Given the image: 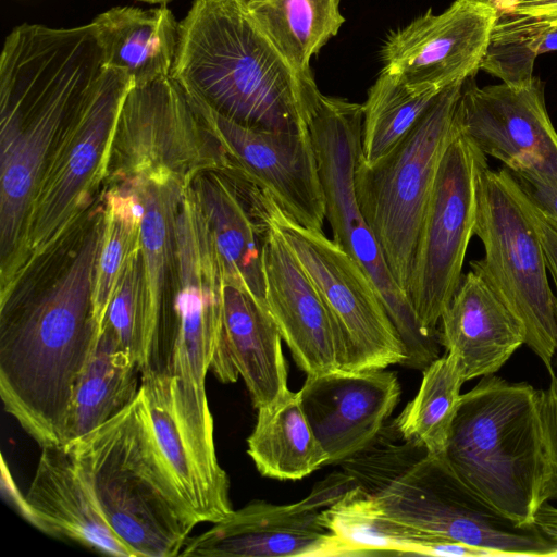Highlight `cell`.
<instances>
[{"mask_svg": "<svg viewBox=\"0 0 557 557\" xmlns=\"http://www.w3.org/2000/svg\"><path fill=\"white\" fill-rule=\"evenodd\" d=\"M533 525L553 544L552 557H557V507L544 503L535 515Z\"/></svg>", "mask_w": 557, "mask_h": 557, "instance_id": "40", "label": "cell"}, {"mask_svg": "<svg viewBox=\"0 0 557 557\" xmlns=\"http://www.w3.org/2000/svg\"><path fill=\"white\" fill-rule=\"evenodd\" d=\"M557 26L511 10H499L481 70L507 84L532 79L535 59Z\"/></svg>", "mask_w": 557, "mask_h": 557, "instance_id": "34", "label": "cell"}, {"mask_svg": "<svg viewBox=\"0 0 557 557\" xmlns=\"http://www.w3.org/2000/svg\"><path fill=\"white\" fill-rule=\"evenodd\" d=\"M269 224L263 248L267 308L307 375L337 370L332 314L281 233Z\"/></svg>", "mask_w": 557, "mask_h": 557, "instance_id": "21", "label": "cell"}, {"mask_svg": "<svg viewBox=\"0 0 557 557\" xmlns=\"http://www.w3.org/2000/svg\"><path fill=\"white\" fill-rule=\"evenodd\" d=\"M509 10L557 26V0H515Z\"/></svg>", "mask_w": 557, "mask_h": 557, "instance_id": "39", "label": "cell"}, {"mask_svg": "<svg viewBox=\"0 0 557 557\" xmlns=\"http://www.w3.org/2000/svg\"><path fill=\"white\" fill-rule=\"evenodd\" d=\"M487 165L486 156L458 131L442 158L424 211L407 297L419 323L434 334L463 276L479 178Z\"/></svg>", "mask_w": 557, "mask_h": 557, "instance_id": "14", "label": "cell"}, {"mask_svg": "<svg viewBox=\"0 0 557 557\" xmlns=\"http://www.w3.org/2000/svg\"><path fill=\"white\" fill-rule=\"evenodd\" d=\"M441 457L495 511L534 527L550 476L539 389L496 374L461 395Z\"/></svg>", "mask_w": 557, "mask_h": 557, "instance_id": "4", "label": "cell"}, {"mask_svg": "<svg viewBox=\"0 0 557 557\" xmlns=\"http://www.w3.org/2000/svg\"><path fill=\"white\" fill-rule=\"evenodd\" d=\"M188 99L222 147L228 162L226 174L269 194L298 224L322 231L325 201L309 129L286 133L248 127L198 99Z\"/></svg>", "mask_w": 557, "mask_h": 557, "instance_id": "16", "label": "cell"}, {"mask_svg": "<svg viewBox=\"0 0 557 557\" xmlns=\"http://www.w3.org/2000/svg\"><path fill=\"white\" fill-rule=\"evenodd\" d=\"M362 122V104L318 94L308 129L324 194L325 219L333 239L360 264L381 296L406 349L401 366L424 370L440 357L438 334L419 323L356 197L354 178L361 156Z\"/></svg>", "mask_w": 557, "mask_h": 557, "instance_id": "8", "label": "cell"}, {"mask_svg": "<svg viewBox=\"0 0 557 557\" xmlns=\"http://www.w3.org/2000/svg\"><path fill=\"white\" fill-rule=\"evenodd\" d=\"M140 180L112 184L104 195L102 233L92 283V315L101 332L112 295L139 248L144 216Z\"/></svg>", "mask_w": 557, "mask_h": 557, "instance_id": "31", "label": "cell"}, {"mask_svg": "<svg viewBox=\"0 0 557 557\" xmlns=\"http://www.w3.org/2000/svg\"><path fill=\"white\" fill-rule=\"evenodd\" d=\"M107 67L94 24H22L0 55L1 120L20 125L0 152L1 273L11 264L37 185L62 127L100 85Z\"/></svg>", "mask_w": 557, "mask_h": 557, "instance_id": "1", "label": "cell"}, {"mask_svg": "<svg viewBox=\"0 0 557 557\" xmlns=\"http://www.w3.org/2000/svg\"><path fill=\"white\" fill-rule=\"evenodd\" d=\"M499 9L491 0H455L431 9L387 36L385 70L421 90L441 92L481 70Z\"/></svg>", "mask_w": 557, "mask_h": 557, "instance_id": "19", "label": "cell"}, {"mask_svg": "<svg viewBox=\"0 0 557 557\" xmlns=\"http://www.w3.org/2000/svg\"><path fill=\"white\" fill-rule=\"evenodd\" d=\"M171 76L232 121L286 133L308 132L320 92L277 50L247 0H194L178 23Z\"/></svg>", "mask_w": 557, "mask_h": 557, "instance_id": "3", "label": "cell"}, {"mask_svg": "<svg viewBox=\"0 0 557 557\" xmlns=\"http://www.w3.org/2000/svg\"><path fill=\"white\" fill-rule=\"evenodd\" d=\"M227 158L172 76L134 85L122 104L106 182L176 178L227 172Z\"/></svg>", "mask_w": 557, "mask_h": 557, "instance_id": "13", "label": "cell"}, {"mask_svg": "<svg viewBox=\"0 0 557 557\" xmlns=\"http://www.w3.org/2000/svg\"><path fill=\"white\" fill-rule=\"evenodd\" d=\"M462 83L445 88L412 129L372 164L355 169L359 208L399 287L407 295L424 211L442 158L458 134L455 112Z\"/></svg>", "mask_w": 557, "mask_h": 557, "instance_id": "9", "label": "cell"}, {"mask_svg": "<svg viewBox=\"0 0 557 557\" xmlns=\"http://www.w3.org/2000/svg\"><path fill=\"white\" fill-rule=\"evenodd\" d=\"M140 369L107 330L83 368L69 404L63 445L74 442L123 411L137 397Z\"/></svg>", "mask_w": 557, "mask_h": 557, "instance_id": "27", "label": "cell"}, {"mask_svg": "<svg viewBox=\"0 0 557 557\" xmlns=\"http://www.w3.org/2000/svg\"><path fill=\"white\" fill-rule=\"evenodd\" d=\"M26 500L35 528L88 549L134 557L104 519L66 445L42 447Z\"/></svg>", "mask_w": 557, "mask_h": 557, "instance_id": "24", "label": "cell"}, {"mask_svg": "<svg viewBox=\"0 0 557 557\" xmlns=\"http://www.w3.org/2000/svg\"><path fill=\"white\" fill-rule=\"evenodd\" d=\"M549 376L548 387L539 389L540 411L550 468L547 502L557 500V375L554 372Z\"/></svg>", "mask_w": 557, "mask_h": 557, "instance_id": "36", "label": "cell"}, {"mask_svg": "<svg viewBox=\"0 0 557 557\" xmlns=\"http://www.w3.org/2000/svg\"><path fill=\"white\" fill-rule=\"evenodd\" d=\"M354 484L344 470L334 471L296 503L250 502L188 539L180 556L332 557L333 537L322 523V512Z\"/></svg>", "mask_w": 557, "mask_h": 557, "instance_id": "18", "label": "cell"}, {"mask_svg": "<svg viewBox=\"0 0 557 557\" xmlns=\"http://www.w3.org/2000/svg\"><path fill=\"white\" fill-rule=\"evenodd\" d=\"M473 78L463 82L458 98L459 133L511 173L557 185V132L546 109L544 82L533 76L522 84L479 87Z\"/></svg>", "mask_w": 557, "mask_h": 557, "instance_id": "17", "label": "cell"}, {"mask_svg": "<svg viewBox=\"0 0 557 557\" xmlns=\"http://www.w3.org/2000/svg\"><path fill=\"white\" fill-rule=\"evenodd\" d=\"M465 382L456 355L446 352L435 359L423 370L417 395L394 422L399 435L419 442L430 454L443 455Z\"/></svg>", "mask_w": 557, "mask_h": 557, "instance_id": "32", "label": "cell"}, {"mask_svg": "<svg viewBox=\"0 0 557 557\" xmlns=\"http://www.w3.org/2000/svg\"><path fill=\"white\" fill-rule=\"evenodd\" d=\"M91 23L106 67L125 72L134 85L171 76L180 22L166 7H114L98 14Z\"/></svg>", "mask_w": 557, "mask_h": 557, "instance_id": "26", "label": "cell"}, {"mask_svg": "<svg viewBox=\"0 0 557 557\" xmlns=\"http://www.w3.org/2000/svg\"><path fill=\"white\" fill-rule=\"evenodd\" d=\"M281 333L269 310L242 288L223 285V327L210 370L223 383L240 375L256 409L288 392Z\"/></svg>", "mask_w": 557, "mask_h": 557, "instance_id": "23", "label": "cell"}, {"mask_svg": "<svg viewBox=\"0 0 557 557\" xmlns=\"http://www.w3.org/2000/svg\"><path fill=\"white\" fill-rule=\"evenodd\" d=\"M440 322V343L456 355L466 382L495 374L525 342L521 323L472 270L462 276Z\"/></svg>", "mask_w": 557, "mask_h": 557, "instance_id": "25", "label": "cell"}, {"mask_svg": "<svg viewBox=\"0 0 557 557\" xmlns=\"http://www.w3.org/2000/svg\"><path fill=\"white\" fill-rule=\"evenodd\" d=\"M134 83L107 67L59 133L26 214L20 245L1 273V304L24 275L63 237L106 182L111 143L124 99Z\"/></svg>", "mask_w": 557, "mask_h": 557, "instance_id": "7", "label": "cell"}, {"mask_svg": "<svg viewBox=\"0 0 557 557\" xmlns=\"http://www.w3.org/2000/svg\"><path fill=\"white\" fill-rule=\"evenodd\" d=\"M101 233L98 215L50 287L0 306V396L41 447L63 445L73 388L100 334L91 295Z\"/></svg>", "mask_w": 557, "mask_h": 557, "instance_id": "2", "label": "cell"}, {"mask_svg": "<svg viewBox=\"0 0 557 557\" xmlns=\"http://www.w3.org/2000/svg\"><path fill=\"white\" fill-rule=\"evenodd\" d=\"M518 193L523 207L525 208L537 231L539 237L545 251L548 272L555 286V306L557 318V232L545 221L539 210L534 207V205L521 189L519 184Z\"/></svg>", "mask_w": 557, "mask_h": 557, "instance_id": "38", "label": "cell"}, {"mask_svg": "<svg viewBox=\"0 0 557 557\" xmlns=\"http://www.w3.org/2000/svg\"><path fill=\"white\" fill-rule=\"evenodd\" d=\"M247 444L256 468L268 478L299 480L327 462L297 392L289 391L275 404L258 409Z\"/></svg>", "mask_w": 557, "mask_h": 557, "instance_id": "29", "label": "cell"}, {"mask_svg": "<svg viewBox=\"0 0 557 557\" xmlns=\"http://www.w3.org/2000/svg\"><path fill=\"white\" fill-rule=\"evenodd\" d=\"M103 329L111 334L117 347L134 359L141 371L149 337L141 296L140 247L132 255L112 295Z\"/></svg>", "mask_w": 557, "mask_h": 557, "instance_id": "35", "label": "cell"}, {"mask_svg": "<svg viewBox=\"0 0 557 557\" xmlns=\"http://www.w3.org/2000/svg\"><path fill=\"white\" fill-rule=\"evenodd\" d=\"M511 174L545 221L557 232V185L530 174Z\"/></svg>", "mask_w": 557, "mask_h": 557, "instance_id": "37", "label": "cell"}, {"mask_svg": "<svg viewBox=\"0 0 557 557\" xmlns=\"http://www.w3.org/2000/svg\"><path fill=\"white\" fill-rule=\"evenodd\" d=\"M176 287L162 308L140 373L205 385L223 327V274L207 219L189 185L174 230Z\"/></svg>", "mask_w": 557, "mask_h": 557, "instance_id": "11", "label": "cell"}, {"mask_svg": "<svg viewBox=\"0 0 557 557\" xmlns=\"http://www.w3.org/2000/svg\"><path fill=\"white\" fill-rule=\"evenodd\" d=\"M474 235L483 258L469 262L521 323L524 344L548 371L557 352L555 293L545 251L511 172L487 165L478 184Z\"/></svg>", "mask_w": 557, "mask_h": 557, "instance_id": "10", "label": "cell"}, {"mask_svg": "<svg viewBox=\"0 0 557 557\" xmlns=\"http://www.w3.org/2000/svg\"><path fill=\"white\" fill-rule=\"evenodd\" d=\"M104 519L134 557L180 555L197 524L158 454L141 396L66 444Z\"/></svg>", "mask_w": 557, "mask_h": 557, "instance_id": "6", "label": "cell"}, {"mask_svg": "<svg viewBox=\"0 0 557 557\" xmlns=\"http://www.w3.org/2000/svg\"><path fill=\"white\" fill-rule=\"evenodd\" d=\"M139 1L151 3V4H156V3L164 4L166 2H170L171 0H139Z\"/></svg>", "mask_w": 557, "mask_h": 557, "instance_id": "41", "label": "cell"}, {"mask_svg": "<svg viewBox=\"0 0 557 557\" xmlns=\"http://www.w3.org/2000/svg\"><path fill=\"white\" fill-rule=\"evenodd\" d=\"M190 185L209 224L224 283L267 308L263 248L270 224L259 188L220 171H203Z\"/></svg>", "mask_w": 557, "mask_h": 557, "instance_id": "22", "label": "cell"}, {"mask_svg": "<svg viewBox=\"0 0 557 557\" xmlns=\"http://www.w3.org/2000/svg\"><path fill=\"white\" fill-rule=\"evenodd\" d=\"M247 4L259 26L302 77H312V57L345 22L339 0H247Z\"/></svg>", "mask_w": 557, "mask_h": 557, "instance_id": "30", "label": "cell"}, {"mask_svg": "<svg viewBox=\"0 0 557 557\" xmlns=\"http://www.w3.org/2000/svg\"><path fill=\"white\" fill-rule=\"evenodd\" d=\"M381 435V434H380ZM377 436L342 462L343 470L389 517L435 537L496 552L502 557H552L535 527L521 528L495 511L414 440Z\"/></svg>", "mask_w": 557, "mask_h": 557, "instance_id": "5", "label": "cell"}, {"mask_svg": "<svg viewBox=\"0 0 557 557\" xmlns=\"http://www.w3.org/2000/svg\"><path fill=\"white\" fill-rule=\"evenodd\" d=\"M441 92L411 87L383 69L362 104L360 160L372 164L387 154L412 129Z\"/></svg>", "mask_w": 557, "mask_h": 557, "instance_id": "33", "label": "cell"}, {"mask_svg": "<svg viewBox=\"0 0 557 557\" xmlns=\"http://www.w3.org/2000/svg\"><path fill=\"white\" fill-rule=\"evenodd\" d=\"M139 394L158 454L197 524L226 518L230 482L218 461L205 385L141 373Z\"/></svg>", "mask_w": 557, "mask_h": 557, "instance_id": "15", "label": "cell"}, {"mask_svg": "<svg viewBox=\"0 0 557 557\" xmlns=\"http://www.w3.org/2000/svg\"><path fill=\"white\" fill-rule=\"evenodd\" d=\"M297 394L326 465H336L376 440L398 404L400 385L396 374L384 369H337L307 375Z\"/></svg>", "mask_w": 557, "mask_h": 557, "instance_id": "20", "label": "cell"}, {"mask_svg": "<svg viewBox=\"0 0 557 557\" xmlns=\"http://www.w3.org/2000/svg\"><path fill=\"white\" fill-rule=\"evenodd\" d=\"M333 537L332 557L425 555L438 540L386 515L356 483L322 512Z\"/></svg>", "mask_w": 557, "mask_h": 557, "instance_id": "28", "label": "cell"}, {"mask_svg": "<svg viewBox=\"0 0 557 557\" xmlns=\"http://www.w3.org/2000/svg\"><path fill=\"white\" fill-rule=\"evenodd\" d=\"M260 198L267 218L332 314L337 369L364 371L401 364L407 357L404 344L360 264L322 231L307 228L287 216L261 189Z\"/></svg>", "mask_w": 557, "mask_h": 557, "instance_id": "12", "label": "cell"}]
</instances>
